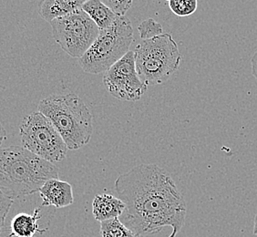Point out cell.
I'll return each instance as SVG.
<instances>
[{"label":"cell","instance_id":"obj_1","mask_svg":"<svg viewBox=\"0 0 257 237\" xmlns=\"http://www.w3.org/2000/svg\"><path fill=\"white\" fill-rule=\"evenodd\" d=\"M125 204L120 222L138 235L172 227L168 237H176L183 227L187 205L173 178L156 163L140 164L121 173L114 183Z\"/></svg>","mask_w":257,"mask_h":237},{"label":"cell","instance_id":"obj_2","mask_svg":"<svg viewBox=\"0 0 257 237\" xmlns=\"http://www.w3.org/2000/svg\"><path fill=\"white\" fill-rule=\"evenodd\" d=\"M60 170L22 146L0 149V191L12 199L39 193L50 179H59Z\"/></svg>","mask_w":257,"mask_h":237},{"label":"cell","instance_id":"obj_3","mask_svg":"<svg viewBox=\"0 0 257 237\" xmlns=\"http://www.w3.org/2000/svg\"><path fill=\"white\" fill-rule=\"evenodd\" d=\"M38 109L54 125L69 150L82 148L91 140L93 116L78 95H51L40 100Z\"/></svg>","mask_w":257,"mask_h":237},{"label":"cell","instance_id":"obj_4","mask_svg":"<svg viewBox=\"0 0 257 237\" xmlns=\"http://www.w3.org/2000/svg\"><path fill=\"white\" fill-rule=\"evenodd\" d=\"M134 55L139 78L147 87L166 82L182 60L178 45L169 33L142 40Z\"/></svg>","mask_w":257,"mask_h":237},{"label":"cell","instance_id":"obj_5","mask_svg":"<svg viewBox=\"0 0 257 237\" xmlns=\"http://www.w3.org/2000/svg\"><path fill=\"white\" fill-rule=\"evenodd\" d=\"M133 41L134 29L131 21L125 16H119L110 28L99 30L93 44L79 58V66L89 74L106 72L130 51Z\"/></svg>","mask_w":257,"mask_h":237},{"label":"cell","instance_id":"obj_6","mask_svg":"<svg viewBox=\"0 0 257 237\" xmlns=\"http://www.w3.org/2000/svg\"><path fill=\"white\" fill-rule=\"evenodd\" d=\"M22 147L51 163L63 161L68 147L54 125L44 114L32 112L23 118L20 125Z\"/></svg>","mask_w":257,"mask_h":237},{"label":"cell","instance_id":"obj_7","mask_svg":"<svg viewBox=\"0 0 257 237\" xmlns=\"http://www.w3.org/2000/svg\"><path fill=\"white\" fill-rule=\"evenodd\" d=\"M50 24L55 41L72 58H81L99 36V28L81 8Z\"/></svg>","mask_w":257,"mask_h":237},{"label":"cell","instance_id":"obj_8","mask_svg":"<svg viewBox=\"0 0 257 237\" xmlns=\"http://www.w3.org/2000/svg\"><path fill=\"white\" fill-rule=\"evenodd\" d=\"M103 84L114 98L126 101L142 99L147 86L139 78L134 51H128L124 57L104 72Z\"/></svg>","mask_w":257,"mask_h":237},{"label":"cell","instance_id":"obj_9","mask_svg":"<svg viewBox=\"0 0 257 237\" xmlns=\"http://www.w3.org/2000/svg\"><path fill=\"white\" fill-rule=\"evenodd\" d=\"M42 199L41 206H54L57 209L68 207L74 202L71 184L60 179H50L39 191Z\"/></svg>","mask_w":257,"mask_h":237},{"label":"cell","instance_id":"obj_10","mask_svg":"<svg viewBox=\"0 0 257 237\" xmlns=\"http://www.w3.org/2000/svg\"><path fill=\"white\" fill-rule=\"evenodd\" d=\"M124 209L123 202L109 193L96 195L92 203L93 216L99 222L119 218L123 213Z\"/></svg>","mask_w":257,"mask_h":237},{"label":"cell","instance_id":"obj_11","mask_svg":"<svg viewBox=\"0 0 257 237\" xmlns=\"http://www.w3.org/2000/svg\"><path fill=\"white\" fill-rule=\"evenodd\" d=\"M40 207L36 208L32 214L21 212L12 219L10 223L11 232L8 237H34L38 232H44L40 229L38 221L41 218Z\"/></svg>","mask_w":257,"mask_h":237},{"label":"cell","instance_id":"obj_12","mask_svg":"<svg viewBox=\"0 0 257 237\" xmlns=\"http://www.w3.org/2000/svg\"><path fill=\"white\" fill-rule=\"evenodd\" d=\"M88 0H40L39 13L43 20H52L80 9Z\"/></svg>","mask_w":257,"mask_h":237},{"label":"cell","instance_id":"obj_13","mask_svg":"<svg viewBox=\"0 0 257 237\" xmlns=\"http://www.w3.org/2000/svg\"><path fill=\"white\" fill-rule=\"evenodd\" d=\"M99 30H107L113 25L119 16L100 0H88L81 7Z\"/></svg>","mask_w":257,"mask_h":237},{"label":"cell","instance_id":"obj_14","mask_svg":"<svg viewBox=\"0 0 257 237\" xmlns=\"http://www.w3.org/2000/svg\"><path fill=\"white\" fill-rule=\"evenodd\" d=\"M100 233L102 237H139L120 222L119 218L100 222Z\"/></svg>","mask_w":257,"mask_h":237},{"label":"cell","instance_id":"obj_15","mask_svg":"<svg viewBox=\"0 0 257 237\" xmlns=\"http://www.w3.org/2000/svg\"><path fill=\"white\" fill-rule=\"evenodd\" d=\"M170 10L178 17H188L193 15L198 7V0H170Z\"/></svg>","mask_w":257,"mask_h":237},{"label":"cell","instance_id":"obj_16","mask_svg":"<svg viewBox=\"0 0 257 237\" xmlns=\"http://www.w3.org/2000/svg\"><path fill=\"white\" fill-rule=\"evenodd\" d=\"M138 31L142 40H151L163 34V26L151 18L139 25Z\"/></svg>","mask_w":257,"mask_h":237},{"label":"cell","instance_id":"obj_17","mask_svg":"<svg viewBox=\"0 0 257 237\" xmlns=\"http://www.w3.org/2000/svg\"><path fill=\"white\" fill-rule=\"evenodd\" d=\"M105 5L108 6L110 10L118 16H125L134 0H100Z\"/></svg>","mask_w":257,"mask_h":237},{"label":"cell","instance_id":"obj_18","mask_svg":"<svg viewBox=\"0 0 257 237\" xmlns=\"http://www.w3.org/2000/svg\"><path fill=\"white\" fill-rule=\"evenodd\" d=\"M14 203V199L0 191V234L5 225L6 217Z\"/></svg>","mask_w":257,"mask_h":237},{"label":"cell","instance_id":"obj_19","mask_svg":"<svg viewBox=\"0 0 257 237\" xmlns=\"http://www.w3.org/2000/svg\"><path fill=\"white\" fill-rule=\"evenodd\" d=\"M251 67H252V74L254 77V79L257 83V50L252 55V59H251Z\"/></svg>","mask_w":257,"mask_h":237},{"label":"cell","instance_id":"obj_20","mask_svg":"<svg viewBox=\"0 0 257 237\" xmlns=\"http://www.w3.org/2000/svg\"><path fill=\"white\" fill-rule=\"evenodd\" d=\"M6 139H7V132L2 124L0 123V146L5 142Z\"/></svg>","mask_w":257,"mask_h":237},{"label":"cell","instance_id":"obj_21","mask_svg":"<svg viewBox=\"0 0 257 237\" xmlns=\"http://www.w3.org/2000/svg\"><path fill=\"white\" fill-rule=\"evenodd\" d=\"M253 233L257 234V213L254 217V222H253Z\"/></svg>","mask_w":257,"mask_h":237},{"label":"cell","instance_id":"obj_22","mask_svg":"<svg viewBox=\"0 0 257 237\" xmlns=\"http://www.w3.org/2000/svg\"><path fill=\"white\" fill-rule=\"evenodd\" d=\"M167 1H170V0H167Z\"/></svg>","mask_w":257,"mask_h":237}]
</instances>
